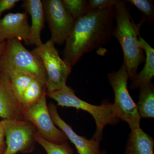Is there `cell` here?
Here are the masks:
<instances>
[{
  "label": "cell",
  "instance_id": "8992f818",
  "mask_svg": "<svg viewBox=\"0 0 154 154\" xmlns=\"http://www.w3.org/2000/svg\"><path fill=\"white\" fill-rule=\"evenodd\" d=\"M50 39L36 47L32 51L41 59L47 75V93L57 91L66 86L72 67L62 59Z\"/></svg>",
  "mask_w": 154,
  "mask_h": 154
},
{
  "label": "cell",
  "instance_id": "ac0fdd59",
  "mask_svg": "<svg viewBox=\"0 0 154 154\" xmlns=\"http://www.w3.org/2000/svg\"><path fill=\"white\" fill-rule=\"evenodd\" d=\"M6 75L14 88L20 102L23 93L34 78L32 75L25 72L17 70H11L0 72Z\"/></svg>",
  "mask_w": 154,
  "mask_h": 154
},
{
  "label": "cell",
  "instance_id": "30bf717a",
  "mask_svg": "<svg viewBox=\"0 0 154 154\" xmlns=\"http://www.w3.org/2000/svg\"><path fill=\"white\" fill-rule=\"evenodd\" d=\"M48 110L54 123L62 131L67 139L74 145L79 154H102L100 150L101 140L93 138L87 139L84 136L77 134L71 127L67 124L58 113L57 107L51 103L48 107Z\"/></svg>",
  "mask_w": 154,
  "mask_h": 154
},
{
  "label": "cell",
  "instance_id": "44dd1931",
  "mask_svg": "<svg viewBox=\"0 0 154 154\" xmlns=\"http://www.w3.org/2000/svg\"><path fill=\"white\" fill-rule=\"evenodd\" d=\"M125 2L130 3L137 8L146 17V20L153 23L154 20V7L153 2L150 0H128Z\"/></svg>",
  "mask_w": 154,
  "mask_h": 154
},
{
  "label": "cell",
  "instance_id": "e0dca14e",
  "mask_svg": "<svg viewBox=\"0 0 154 154\" xmlns=\"http://www.w3.org/2000/svg\"><path fill=\"white\" fill-rule=\"evenodd\" d=\"M47 93L46 85L34 79L26 88L20 100L24 110L34 105Z\"/></svg>",
  "mask_w": 154,
  "mask_h": 154
},
{
  "label": "cell",
  "instance_id": "52a82bcc",
  "mask_svg": "<svg viewBox=\"0 0 154 154\" xmlns=\"http://www.w3.org/2000/svg\"><path fill=\"white\" fill-rule=\"evenodd\" d=\"M6 149L4 154L29 153L35 148V127L27 120L2 119Z\"/></svg>",
  "mask_w": 154,
  "mask_h": 154
},
{
  "label": "cell",
  "instance_id": "d6986e66",
  "mask_svg": "<svg viewBox=\"0 0 154 154\" xmlns=\"http://www.w3.org/2000/svg\"><path fill=\"white\" fill-rule=\"evenodd\" d=\"M35 139L47 154H74L73 150L67 142L61 144L50 142L41 137L37 131L35 134Z\"/></svg>",
  "mask_w": 154,
  "mask_h": 154
},
{
  "label": "cell",
  "instance_id": "ba28073f",
  "mask_svg": "<svg viewBox=\"0 0 154 154\" xmlns=\"http://www.w3.org/2000/svg\"><path fill=\"white\" fill-rule=\"evenodd\" d=\"M45 16L54 44L62 45L71 33L75 19L67 11L62 0H43Z\"/></svg>",
  "mask_w": 154,
  "mask_h": 154
},
{
  "label": "cell",
  "instance_id": "603a6c76",
  "mask_svg": "<svg viewBox=\"0 0 154 154\" xmlns=\"http://www.w3.org/2000/svg\"><path fill=\"white\" fill-rule=\"evenodd\" d=\"M19 2V0H0V17L3 12L13 8Z\"/></svg>",
  "mask_w": 154,
  "mask_h": 154
},
{
  "label": "cell",
  "instance_id": "484cf974",
  "mask_svg": "<svg viewBox=\"0 0 154 154\" xmlns=\"http://www.w3.org/2000/svg\"><path fill=\"white\" fill-rule=\"evenodd\" d=\"M102 154H107V153H106V152L105 151V150H104L102 151Z\"/></svg>",
  "mask_w": 154,
  "mask_h": 154
},
{
  "label": "cell",
  "instance_id": "8fae6325",
  "mask_svg": "<svg viewBox=\"0 0 154 154\" xmlns=\"http://www.w3.org/2000/svg\"><path fill=\"white\" fill-rule=\"evenodd\" d=\"M0 117L2 119L26 120L24 109L8 77L0 73Z\"/></svg>",
  "mask_w": 154,
  "mask_h": 154
},
{
  "label": "cell",
  "instance_id": "ffe728a7",
  "mask_svg": "<svg viewBox=\"0 0 154 154\" xmlns=\"http://www.w3.org/2000/svg\"><path fill=\"white\" fill-rule=\"evenodd\" d=\"M70 14L77 19L89 12L88 1L85 0H62Z\"/></svg>",
  "mask_w": 154,
  "mask_h": 154
},
{
  "label": "cell",
  "instance_id": "d4e9b609",
  "mask_svg": "<svg viewBox=\"0 0 154 154\" xmlns=\"http://www.w3.org/2000/svg\"><path fill=\"white\" fill-rule=\"evenodd\" d=\"M6 45V41L0 43V57L2 55V54L4 52L5 48Z\"/></svg>",
  "mask_w": 154,
  "mask_h": 154
},
{
  "label": "cell",
  "instance_id": "4fadbf2b",
  "mask_svg": "<svg viewBox=\"0 0 154 154\" xmlns=\"http://www.w3.org/2000/svg\"><path fill=\"white\" fill-rule=\"evenodd\" d=\"M22 7L30 15L32 21L29 44L38 47L43 43L41 33L44 26L45 16L42 2L40 0H25Z\"/></svg>",
  "mask_w": 154,
  "mask_h": 154
},
{
  "label": "cell",
  "instance_id": "9a60e30c",
  "mask_svg": "<svg viewBox=\"0 0 154 154\" xmlns=\"http://www.w3.org/2000/svg\"><path fill=\"white\" fill-rule=\"evenodd\" d=\"M154 149L153 139L140 128L130 133L124 154H154Z\"/></svg>",
  "mask_w": 154,
  "mask_h": 154
},
{
  "label": "cell",
  "instance_id": "9c48e42d",
  "mask_svg": "<svg viewBox=\"0 0 154 154\" xmlns=\"http://www.w3.org/2000/svg\"><path fill=\"white\" fill-rule=\"evenodd\" d=\"M46 94L30 107L24 110L25 120L36 128L38 134L50 142L61 144L67 142V138L62 131L54 123L50 114L46 99Z\"/></svg>",
  "mask_w": 154,
  "mask_h": 154
},
{
  "label": "cell",
  "instance_id": "cb8c5ba5",
  "mask_svg": "<svg viewBox=\"0 0 154 154\" xmlns=\"http://www.w3.org/2000/svg\"><path fill=\"white\" fill-rule=\"evenodd\" d=\"M6 145L5 131L2 122L0 121V154H4L5 151Z\"/></svg>",
  "mask_w": 154,
  "mask_h": 154
},
{
  "label": "cell",
  "instance_id": "7402d4cb",
  "mask_svg": "<svg viewBox=\"0 0 154 154\" xmlns=\"http://www.w3.org/2000/svg\"><path fill=\"white\" fill-rule=\"evenodd\" d=\"M117 0H90L88 1V11L103 9L115 6Z\"/></svg>",
  "mask_w": 154,
  "mask_h": 154
},
{
  "label": "cell",
  "instance_id": "3957f363",
  "mask_svg": "<svg viewBox=\"0 0 154 154\" xmlns=\"http://www.w3.org/2000/svg\"><path fill=\"white\" fill-rule=\"evenodd\" d=\"M46 95L55 100L58 106L73 107L91 114L96 122V130L93 138L96 139L102 140L103 131L105 126L107 125H115L119 122L120 119L114 113L113 103L108 100H104L100 105L89 104L78 98L75 91L67 85L57 91L46 93Z\"/></svg>",
  "mask_w": 154,
  "mask_h": 154
},
{
  "label": "cell",
  "instance_id": "2e32d148",
  "mask_svg": "<svg viewBox=\"0 0 154 154\" xmlns=\"http://www.w3.org/2000/svg\"><path fill=\"white\" fill-rule=\"evenodd\" d=\"M141 118H154V86L152 83L142 87L137 104Z\"/></svg>",
  "mask_w": 154,
  "mask_h": 154
},
{
  "label": "cell",
  "instance_id": "6da1fadb",
  "mask_svg": "<svg viewBox=\"0 0 154 154\" xmlns=\"http://www.w3.org/2000/svg\"><path fill=\"white\" fill-rule=\"evenodd\" d=\"M115 6L90 11L76 19L66 41L63 60L72 67L85 54L107 43L113 36Z\"/></svg>",
  "mask_w": 154,
  "mask_h": 154
},
{
  "label": "cell",
  "instance_id": "7a4b0ae2",
  "mask_svg": "<svg viewBox=\"0 0 154 154\" xmlns=\"http://www.w3.org/2000/svg\"><path fill=\"white\" fill-rule=\"evenodd\" d=\"M115 8L116 27L113 30V36L121 45L124 54L123 62L128 78L132 81L137 74L139 66L145 61L144 51L138 41L141 25L144 21L135 24L125 1L117 0Z\"/></svg>",
  "mask_w": 154,
  "mask_h": 154
},
{
  "label": "cell",
  "instance_id": "5bb4252c",
  "mask_svg": "<svg viewBox=\"0 0 154 154\" xmlns=\"http://www.w3.org/2000/svg\"><path fill=\"white\" fill-rule=\"evenodd\" d=\"M139 43L146 53L145 64L143 68L135 77L130 86V90L140 89L152 83L154 76V49L141 36L138 38Z\"/></svg>",
  "mask_w": 154,
  "mask_h": 154
},
{
  "label": "cell",
  "instance_id": "7c38bea8",
  "mask_svg": "<svg viewBox=\"0 0 154 154\" xmlns=\"http://www.w3.org/2000/svg\"><path fill=\"white\" fill-rule=\"evenodd\" d=\"M30 35V26L26 12L9 13L0 19V43L16 38L29 44Z\"/></svg>",
  "mask_w": 154,
  "mask_h": 154
},
{
  "label": "cell",
  "instance_id": "277c9868",
  "mask_svg": "<svg viewBox=\"0 0 154 154\" xmlns=\"http://www.w3.org/2000/svg\"><path fill=\"white\" fill-rule=\"evenodd\" d=\"M11 70L28 73L46 85L47 75L41 59L16 38L6 40L5 48L0 57V72Z\"/></svg>",
  "mask_w": 154,
  "mask_h": 154
},
{
  "label": "cell",
  "instance_id": "5b68a950",
  "mask_svg": "<svg viewBox=\"0 0 154 154\" xmlns=\"http://www.w3.org/2000/svg\"><path fill=\"white\" fill-rule=\"evenodd\" d=\"M107 78L114 92L113 104L115 115L127 122L131 131L140 128L141 118L137 104L128 91V81L129 78L124 62L118 71L109 73Z\"/></svg>",
  "mask_w": 154,
  "mask_h": 154
}]
</instances>
